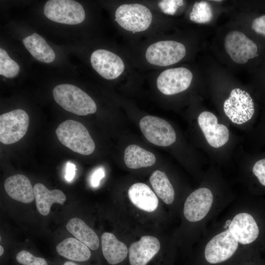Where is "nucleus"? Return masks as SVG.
I'll return each mask as SVG.
<instances>
[{
  "mask_svg": "<svg viewBox=\"0 0 265 265\" xmlns=\"http://www.w3.org/2000/svg\"><path fill=\"white\" fill-rule=\"evenodd\" d=\"M55 101L65 110L80 116L95 113L97 106L86 92L70 84H61L53 90Z\"/></svg>",
  "mask_w": 265,
  "mask_h": 265,
  "instance_id": "nucleus-1",
  "label": "nucleus"
},
{
  "mask_svg": "<svg viewBox=\"0 0 265 265\" xmlns=\"http://www.w3.org/2000/svg\"><path fill=\"white\" fill-rule=\"evenodd\" d=\"M55 133L59 141L72 151L82 155H89L95 149V144L86 128L73 120L62 122Z\"/></svg>",
  "mask_w": 265,
  "mask_h": 265,
  "instance_id": "nucleus-2",
  "label": "nucleus"
},
{
  "mask_svg": "<svg viewBox=\"0 0 265 265\" xmlns=\"http://www.w3.org/2000/svg\"><path fill=\"white\" fill-rule=\"evenodd\" d=\"M115 16L120 26L133 32L146 30L152 21V15L149 9L138 3L119 6L115 11Z\"/></svg>",
  "mask_w": 265,
  "mask_h": 265,
  "instance_id": "nucleus-3",
  "label": "nucleus"
},
{
  "mask_svg": "<svg viewBox=\"0 0 265 265\" xmlns=\"http://www.w3.org/2000/svg\"><path fill=\"white\" fill-rule=\"evenodd\" d=\"M225 115L233 123L242 124L250 120L255 113V105L250 95L244 90L232 89L223 104Z\"/></svg>",
  "mask_w": 265,
  "mask_h": 265,
  "instance_id": "nucleus-4",
  "label": "nucleus"
},
{
  "mask_svg": "<svg viewBox=\"0 0 265 265\" xmlns=\"http://www.w3.org/2000/svg\"><path fill=\"white\" fill-rule=\"evenodd\" d=\"M44 13L51 21L67 25L80 24L85 17L83 6L73 0H48L44 5Z\"/></svg>",
  "mask_w": 265,
  "mask_h": 265,
  "instance_id": "nucleus-5",
  "label": "nucleus"
},
{
  "mask_svg": "<svg viewBox=\"0 0 265 265\" xmlns=\"http://www.w3.org/2000/svg\"><path fill=\"white\" fill-rule=\"evenodd\" d=\"M28 115L22 109H16L0 116V141L11 144L19 141L26 134L29 125Z\"/></svg>",
  "mask_w": 265,
  "mask_h": 265,
  "instance_id": "nucleus-6",
  "label": "nucleus"
},
{
  "mask_svg": "<svg viewBox=\"0 0 265 265\" xmlns=\"http://www.w3.org/2000/svg\"><path fill=\"white\" fill-rule=\"evenodd\" d=\"M139 127L143 135L152 144L166 147L176 141L174 129L162 118L151 115L144 116L139 122Z\"/></svg>",
  "mask_w": 265,
  "mask_h": 265,
  "instance_id": "nucleus-7",
  "label": "nucleus"
},
{
  "mask_svg": "<svg viewBox=\"0 0 265 265\" xmlns=\"http://www.w3.org/2000/svg\"><path fill=\"white\" fill-rule=\"evenodd\" d=\"M186 54V48L183 44L175 41H161L147 48L145 57L151 64L166 66L178 62Z\"/></svg>",
  "mask_w": 265,
  "mask_h": 265,
  "instance_id": "nucleus-8",
  "label": "nucleus"
},
{
  "mask_svg": "<svg viewBox=\"0 0 265 265\" xmlns=\"http://www.w3.org/2000/svg\"><path fill=\"white\" fill-rule=\"evenodd\" d=\"M224 47L233 61L237 64H244L257 54L256 44L238 30H232L226 34Z\"/></svg>",
  "mask_w": 265,
  "mask_h": 265,
  "instance_id": "nucleus-9",
  "label": "nucleus"
},
{
  "mask_svg": "<svg viewBox=\"0 0 265 265\" xmlns=\"http://www.w3.org/2000/svg\"><path fill=\"white\" fill-rule=\"evenodd\" d=\"M238 242L229 229L214 236L206 244L204 255L210 264H217L229 259L236 251Z\"/></svg>",
  "mask_w": 265,
  "mask_h": 265,
  "instance_id": "nucleus-10",
  "label": "nucleus"
},
{
  "mask_svg": "<svg viewBox=\"0 0 265 265\" xmlns=\"http://www.w3.org/2000/svg\"><path fill=\"white\" fill-rule=\"evenodd\" d=\"M228 229L237 241L244 245L259 240L263 232L257 219L247 212L236 214Z\"/></svg>",
  "mask_w": 265,
  "mask_h": 265,
  "instance_id": "nucleus-11",
  "label": "nucleus"
},
{
  "mask_svg": "<svg viewBox=\"0 0 265 265\" xmlns=\"http://www.w3.org/2000/svg\"><path fill=\"white\" fill-rule=\"evenodd\" d=\"M193 75L185 67L165 70L159 76L157 86L159 91L166 95H171L183 92L190 86Z\"/></svg>",
  "mask_w": 265,
  "mask_h": 265,
  "instance_id": "nucleus-12",
  "label": "nucleus"
},
{
  "mask_svg": "<svg viewBox=\"0 0 265 265\" xmlns=\"http://www.w3.org/2000/svg\"><path fill=\"white\" fill-rule=\"evenodd\" d=\"M90 62L93 69L107 80L116 79L122 74L125 68L124 63L120 57L104 49L93 52Z\"/></svg>",
  "mask_w": 265,
  "mask_h": 265,
  "instance_id": "nucleus-13",
  "label": "nucleus"
},
{
  "mask_svg": "<svg viewBox=\"0 0 265 265\" xmlns=\"http://www.w3.org/2000/svg\"><path fill=\"white\" fill-rule=\"evenodd\" d=\"M213 195L208 188H199L192 192L186 198L184 206V214L190 222L203 219L212 206Z\"/></svg>",
  "mask_w": 265,
  "mask_h": 265,
  "instance_id": "nucleus-14",
  "label": "nucleus"
},
{
  "mask_svg": "<svg viewBox=\"0 0 265 265\" xmlns=\"http://www.w3.org/2000/svg\"><path fill=\"white\" fill-rule=\"evenodd\" d=\"M198 123L208 144L213 148H219L228 141L229 132L227 127L218 123L216 116L205 111L198 117Z\"/></svg>",
  "mask_w": 265,
  "mask_h": 265,
  "instance_id": "nucleus-15",
  "label": "nucleus"
},
{
  "mask_svg": "<svg viewBox=\"0 0 265 265\" xmlns=\"http://www.w3.org/2000/svg\"><path fill=\"white\" fill-rule=\"evenodd\" d=\"M160 247L159 241L157 238L149 235L142 237L129 247L131 265H146L159 251Z\"/></svg>",
  "mask_w": 265,
  "mask_h": 265,
  "instance_id": "nucleus-16",
  "label": "nucleus"
},
{
  "mask_svg": "<svg viewBox=\"0 0 265 265\" xmlns=\"http://www.w3.org/2000/svg\"><path fill=\"white\" fill-rule=\"evenodd\" d=\"M4 187L7 194L12 199L23 203H30L34 198L33 187L25 175L16 174L7 178Z\"/></svg>",
  "mask_w": 265,
  "mask_h": 265,
  "instance_id": "nucleus-17",
  "label": "nucleus"
},
{
  "mask_svg": "<svg viewBox=\"0 0 265 265\" xmlns=\"http://www.w3.org/2000/svg\"><path fill=\"white\" fill-rule=\"evenodd\" d=\"M131 202L137 208L147 212L155 211L159 200L155 193L147 185L136 183L132 185L128 191Z\"/></svg>",
  "mask_w": 265,
  "mask_h": 265,
  "instance_id": "nucleus-18",
  "label": "nucleus"
},
{
  "mask_svg": "<svg viewBox=\"0 0 265 265\" xmlns=\"http://www.w3.org/2000/svg\"><path fill=\"white\" fill-rule=\"evenodd\" d=\"M34 198L38 211L43 215H47L53 203L63 205L66 201L65 194L60 190H50L43 184L37 183L33 186Z\"/></svg>",
  "mask_w": 265,
  "mask_h": 265,
  "instance_id": "nucleus-19",
  "label": "nucleus"
},
{
  "mask_svg": "<svg viewBox=\"0 0 265 265\" xmlns=\"http://www.w3.org/2000/svg\"><path fill=\"white\" fill-rule=\"evenodd\" d=\"M101 245L104 257L111 265L122 262L127 256L128 249L127 246L112 233L105 232L102 235Z\"/></svg>",
  "mask_w": 265,
  "mask_h": 265,
  "instance_id": "nucleus-20",
  "label": "nucleus"
},
{
  "mask_svg": "<svg viewBox=\"0 0 265 265\" xmlns=\"http://www.w3.org/2000/svg\"><path fill=\"white\" fill-rule=\"evenodd\" d=\"M66 228L76 238L89 248L96 250L99 248L100 241L96 233L81 219L71 218L66 224Z\"/></svg>",
  "mask_w": 265,
  "mask_h": 265,
  "instance_id": "nucleus-21",
  "label": "nucleus"
},
{
  "mask_svg": "<svg viewBox=\"0 0 265 265\" xmlns=\"http://www.w3.org/2000/svg\"><path fill=\"white\" fill-rule=\"evenodd\" d=\"M23 43L32 56L38 61L50 63L54 60L55 55L53 50L38 34L33 33L25 37Z\"/></svg>",
  "mask_w": 265,
  "mask_h": 265,
  "instance_id": "nucleus-22",
  "label": "nucleus"
},
{
  "mask_svg": "<svg viewBox=\"0 0 265 265\" xmlns=\"http://www.w3.org/2000/svg\"><path fill=\"white\" fill-rule=\"evenodd\" d=\"M57 252L61 256L74 261L85 262L91 256L89 248L84 243L73 238H69L59 243Z\"/></svg>",
  "mask_w": 265,
  "mask_h": 265,
  "instance_id": "nucleus-23",
  "label": "nucleus"
},
{
  "mask_svg": "<svg viewBox=\"0 0 265 265\" xmlns=\"http://www.w3.org/2000/svg\"><path fill=\"white\" fill-rule=\"evenodd\" d=\"M124 159L126 166L133 169L151 166L156 161L153 153L136 144L127 147L124 151Z\"/></svg>",
  "mask_w": 265,
  "mask_h": 265,
  "instance_id": "nucleus-24",
  "label": "nucleus"
},
{
  "mask_svg": "<svg viewBox=\"0 0 265 265\" xmlns=\"http://www.w3.org/2000/svg\"><path fill=\"white\" fill-rule=\"evenodd\" d=\"M149 180L157 196L165 204H171L173 202L175 191L164 172L159 170L155 171Z\"/></svg>",
  "mask_w": 265,
  "mask_h": 265,
  "instance_id": "nucleus-25",
  "label": "nucleus"
},
{
  "mask_svg": "<svg viewBox=\"0 0 265 265\" xmlns=\"http://www.w3.org/2000/svg\"><path fill=\"white\" fill-rule=\"evenodd\" d=\"M212 18V12L209 3L202 1L194 3L190 14V20L197 23H206Z\"/></svg>",
  "mask_w": 265,
  "mask_h": 265,
  "instance_id": "nucleus-26",
  "label": "nucleus"
},
{
  "mask_svg": "<svg viewBox=\"0 0 265 265\" xmlns=\"http://www.w3.org/2000/svg\"><path fill=\"white\" fill-rule=\"evenodd\" d=\"M18 64L11 59L7 52L0 49V74L7 78L16 76L19 72Z\"/></svg>",
  "mask_w": 265,
  "mask_h": 265,
  "instance_id": "nucleus-27",
  "label": "nucleus"
},
{
  "mask_svg": "<svg viewBox=\"0 0 265 265\" xmlns=\"http://www.w3.org/2000/svg\"><path fill=\"white\" fill-rule=\"evenodd\" d=\"M16 258L17 261L23 265H48L45 259L35 257L26 250L18 253Z\"/></svg>",
  "mask_w": 265,
  "mask_h": 265,
  "instance_id": "nucleus-28",
  "label": "nucleus"
},
{
  "mask_svg": "<svg viewBox=\"0 0 265 265\" xmlns=\"http://www.w3.org/2000/svg\"><path fill=\"white\" fill-rule=\"evenodd\" d=\"M183 4V0H163L159 3L162 10L168 14H174L177 8Z\"/></svg>",
  "mask_w": 265,
  "mask_h": 265,
  "instance_id": "nucleus-29",
  "label": "nucleus"
},
{
  "mask_svg": "<svg viewBox=\"0 0 265 265\" xmlns=\"http://www.w3.org/2000/svg\"><path fill=\"white\" fill-rule=\"evenodd\" d=\"M251 28L255 32L265 35V15L254 19Z\"/></svg>",
  "mask_w": 265,
  "mask_h": 265,
  "instance_id": "nucleus-30",
  "label": "nucleus"
},
{
  "mask_svg": "<svg viewBox=\"0 0 265 265\" xmlns=\"http://www.w3.org/2000/svg\"><path fill=\"white\" fill-rule=\"evenodd\" d=\"M105 176V170L102 167H99L96 169L92 173L90 178V183L92 186L94 187H97L100 181Z\"/></svg>",
  "mask_w": 265,
  "mask_h": 265,
  "instance_id": "nucleus-31",
  "label": "nucleus"
},
{
  "mask_svg": "<svg viewBox=\"0 0 265 265\" xmlns=\"http://www.w3.org/2000/svg\"><path fill=\"white\" fill-rule=\"evenodd\" d=\"M76 171L75 164L68 161L67 162L65 167V178L68 182H71L74 179Z\"/></svg>",
  "mask_w": 265,
  "mask_h": 265,
  "instance_id": "nucleus-32",
  "label": "nucleus"
},
{
  "mask_svg": "<svg viewBox=\"0 0 265 265\" xmlns=\"http://www.w3.org/2000/svg\"><path fill=\"white\" fill-rule=\"evenodd\" d=\"M63 265H78L72 262L67 261V262H65Z\"/></svg>",
  "mask_w": 265,
  "mask_h": 265,
  "instance_id": "nucleus-33",
  "label": "nucleus"
},
{
  "mask_svg": "<svg viewBox=\"0 0 265 265\" xmlns=\"http://www.w3.org/2000/svg\"><path fill=\"white\" fill-rule=\"evenodd\" d=\"M3 252H4V249L3 248V247L0 245V256H2L3 254Z\"/></svg>",
  "mask_w": 265,
  "mask_h": 265,
  "instance_id": "nucleus-34",
  "label": "nucleus"
},
{
  "mask_svg": "<svg viewBox=\"0 0 265 265\" xmlns=\"http://www.w3.org/2000/svg\"><path fill=\"white\" fill-rule=\"evenodd\" d=\"M231 222H232V220H231V219H228V220H227L226 221L225 224H226L228 227H229V226L230 225Z\"/></svg>",
  "mask_w": 265,
  "mask_h": 265,
  "instance_id": "nucleus-35",
  "label": "nucleus"
},
{
  "mask_svg": "<svg viewBox=\"0 0 265 265\" xmlns=\"http://www.w3.org/2000/svg\"><path fill=\"white\" fill-rule=\"evenodd\" d=\"M224 228L226 229L228 227L226 224L223 226Z\"/></svg>",
  "mask_w": 265,
  "mask_h": 265,
  "instance_id": "nucleus-36",
  "label": "nucleus"
}]
</instances>
